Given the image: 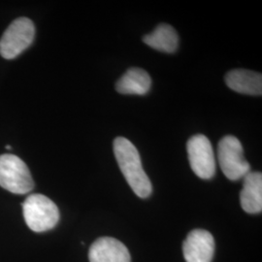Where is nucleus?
<instances>
[{
    "label": "nucleus",
    "instance_id": "obj_1",
    "mask_svg": "<svg viewBox=\"0 0 262 262\" xmlns=\"http://www.w3.org/2000/svg\"><path fill=\"white\" fill-rule=\"evenodd\" d=\"M114 154L122 175L134 193L140 198L150 196L151 183L143 169L140 154L136 147L128 139L118 137L114 141Z\"/></svg>",
    "mask_w": 262,
    "mask_h": 262
},
{
    "label": "nucleus",
    "instance_id": "obj_2",
    "mask_svg": "<svg viewBox=\"0 0 262 262\" xmlns=\"http://www.w3.org/2000/svg\"><path fill=\"white\" fill-rule=\"evenodd\" d=\"M24 217L28 227L34 232L53 229L59 221L58 208L49 197L34 193L23 203Z\"/></svg>",
    "mask_w": 262,
    "mask_h": 262
},
{
    "label": "nucleus",
    "instance_id": "obj_3",
    "mask_svg": "<svg viewBox=\"0 0 262 262\" xmlns=\"http://www.w3.org/2000/svg\"><path fill=\"white\" fill-rule=\"evenodd\" d=\"M0 187L16 194L31 191L34 182L28 165L11 154L0 156Z\"/></svg>",
    "mask_w": 262,
    "mask_h": 262
},
{
    "label": "nucleus",
    "instance_id": "obj_4",
    "mask_svg": "<svg viewBox=\"0 0 262 262\" xmlns=\"http://www.w3.org/2000/svg\"><path fill=\"white\" fill-rule=\"evenodd\" d=\"M217 159L225 177L230 181L243 179L251 172V165L244 158L242 144L232 135L225 136L219 142Z\"/></svg>",
    "mask_w": 262,
    "mask_h": 262
},
{
    "label": "nucleus",
    "instance_id": "obj_5",
    "mask_svg": "<svg viewBox=\"0 0 262 262\" xmlns=\"http://www.w3.org/2000/svg\"><path fill=\"white\" fill-rule=\"evenodd\" d=\"M35 35V28L31 19H15L0 39V55L6 59H13L28 49Z\"/></svg>",
    "mask_w": 262,
    "mask_h": 262
},
{
    "label": "nucleus",
    "instance_id": "obj_6",
    "mask_svg": "<svg viewBox=\"0 0 262 262\" xmlns=\"http://www.w3.org/2000/svg\"><path fill=\"white\" fill-rule=\"evenodd\" d=\"M187 156L191 169L199 178L209 180L215 173L214 150L210 140L205 135L192 136L187 144Z\"/></svg>",
    "mask_w": 262,
    "mask_h": 262
},
{
    "label": "nucleus",
    "instance_id": "obj_7",
    "mask_svg": "<svg viewBox=\"0 0 262 262\" xmlns=\"http://www.w3.org/2000/svg\"><path fill=\"white\" fill-rule=\"evenodd\" d=\"M186 262H212L215 253L213 235L204 229H194L187 234L183 244Z\"/></svg>",
    "mask_w": 262,
    "mask_h": 262
},
{
    "label": "nucleus",
    "instance_id": "obj_8",
    "mask_svg": "<svg viewBox=\"0 0 262 262\" xmlns=\"http://www.w3.org/2000/svg\"><path fill=\"white\" fill-rule=\"evenodd\" d=\"M89 258L91 262H131L126 246L113 237L98 238L90 248Z\"/></svg>",
    "mask_w": 262,
    "mask_h": 262
},
{
    "label": "nucleus",
    "instance_id": "obj_9",
    "mask_svg": "<svg viewBox=\"0 0 262 262\" xmlns=\"http://www.w3.org/2000/svg\"><path fill=\"white\" fill-rule=\"evenodd\" d=\"M240 203L248 214H258L262 211V175L260 172H250L243 178Z\"/></svg>",
    "mask_w": 262,
    "mask_h": 262
},
{
    "label": "nucleus",
    "instance_id": "obj_10",
    "mask_svg": "<svg viewBox=\"0 0 262 262\" xmlns=\"http://www.w3.org/2000/svg\"><path fill=\"white\" fill-rule=\"evenodd\" d=\"M225 84L236 93L261 95L262 76L260 73L244 69H235L225 76Z\"/></svg>",
    "mask_w": 262,
    "mask_h": 262
},
{
    "label": "nucleus",
    "instance_id": "obj_11",
    "mask_svg": "<svg viewBox=\"0 0 262 262\" xmlns=\"http://www.w3.org/2000/svg\"><path fill=\"white\" fill-rule=\"evenodd\" d=\"M150 84L151 80L148 72L144 69L133 67L128 69L117 82L116 90L122 94L144 95L149 93Z\"/></svg>",
    "mask_w": 262,
    "mask_h": 262
},
{
    "label": "nucleus",
    "instance_id": "obj_12",
    "mask_svg": "<svg viewBox=\"0 0 262 262\" xmlns=\"http://www.w3.org/2000/svg\"><path fill=\"white\" fill-rule=\"evenodd\" d=\"M146 45L163 53H174L179 45V36L175 28L169 25H159L151 33L143 38Z\"/></svg>",
    "mask_w": 262,
    "mask_h": 262
},
{
    "label": "nucleus",
    "instance_id": "obj_13",
    "mask_svg": "<svg viewBox=\"0 0 262 262\" xmlns=\"http://www.w3.org/2000/svg\"><path fill=\"white\" fill-rule=\"evenodd\" d=\"M5 148H6V149H8V150H11V149H12V148H11V147H10V146H8V145H7V146H6V147H5Z\"/></svg>",
    "mask_w": 262,
    "mask_h": 262
}]
</instances>
